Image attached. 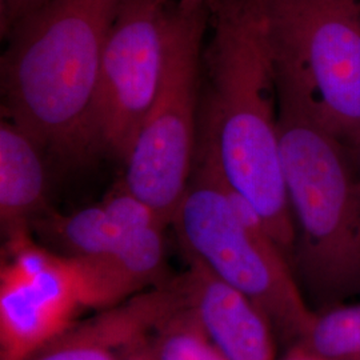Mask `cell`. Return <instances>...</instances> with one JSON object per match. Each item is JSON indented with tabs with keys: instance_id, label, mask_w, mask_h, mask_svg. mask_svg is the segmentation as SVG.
<instances>
[{
	"instance_id": "6da1fadb",
	"label": "cell",
	"mask_w": 360,
	"mask_h": 360,
	"mask_svg": "<svg viewBox=\"0 0 360 360\" xmlns=\"http://www.w3.org/2000/svg\"><path fill=\"white\" fill-rule=\"evenodd\" d=\"M196 151L257 210L292 263L295 226L284 180L279 94L259 0H229L210 13Z\"/></svg>"
},
{
	"instance_id": "7a4b0ae2",
	"label": "cell",
	"mask_w": 360,
	"mask_h": 360,
	"mask_svg": "<svg viewBox=\"0 0 360 360\" xmlns=\"http://www.w3.org/2000/svg\"><path fill=\"white\" fill-rule=\"evenodd\" d=\"M123 0H49L8 34L1 115L65 163L90 159L86 124Z\"/></svg>"
},
{
	"instance_id": "3957f363",
	"label": "cell",
	"mask_w": 360,
	"mask_h": 360,
	"mask_svg": "<svg viewBox=\"0 0 360 360\" xmlns=\"http://www.w3.org/2000/svg\"><path fill=\"white\" fill-rule=\"evenodd\" d=\"M284 180L296 263L324 307L360 294V183L352 153L307 119L279 107Z\"/></svg>"
},
{
	"instance_id": "277c9868",
	"label": "cell",
	"mask_w": 360,
	"mask_h": 360,
	"mask_svg": "<svg viewBox=\"0 0 360 360\" xmlns=\"http://www.w3.org/2000/svg\"><path fill=\"white\" fill-rule=\"evenodd\" d=\"M171 224L186 257L251 299L285 339L297 343L303 338L314 311L296 283L291 262L257 210L198 151Z\"/></svg>"
},
{
	"instance_id": "5b68a950",
	"label": "cell",
	"mask_w": 360,
	"mask_h": 360,
	"mask_svg": "<svg viewBox=\"0 0 360 360\" xmlns=\"http://www.w3.org/2000/svg\"><path fill=\"white\" fill-rule=\"evenodd\" d=\"M279 107L349 150L360 136V0H259Z\"/></svg>"
},
{
	"instance_id": "8992f818",
	"label": "cell",
	"mask_w": 360,
	"mask_h": 360,
	"mask_svg": "<svg viewBox=\"0 0 360 360\" xmlns=\"http://www.w3.org/2000/svg\"><path fill=\"white\" fill-rule=\"evenodd\" d=\"M0 272V360H28L90 309L114 307L134 288L102 260L65 257L28 232L7 239Z\"/></svg>"
},
{
	"instance_id": "52a82bcc",
	"label": "cell",
	"mask_w": 360,
	"mask_h": 360,
	"mask_svg": "<svg viewBox=\"0 0 360 360\" xmlns=\"http://www.w3.org/2000/svg\"><path fill=\"white\" fill-rule=\"evenodd\" d=\"M210 11L176 6L154 103L124 162L122 184L171 224L193 174Z\"/></svg>"
},
{
	"instance_id": "ba28073f",
	"label": "cell",
	"mask_w": 360,
	"mask_h": 360,
	"mask_svg": "<svg viewBox=\"0 0 360 360\" xmlns=\"http://www.w3.org/2000/svg\"><path fill=\"white\" fill-rule=\"evenodd\" d=\"M175 8L169 0H123L86 124L90 158L126 162L160 87Z\"/></svg>"
},
{
	"instance_id": "9c48e42d",
	"label": "cell",
	"mask_w": 360,
	"mask_h": 360,
	"mask_svg": "<svg viewBox=\"0 0 360 360\" xmlns=\"http://www.w3.org/2000/svg\"><path fill=\"white\" fill-rule=\"evenodd\" d=\"M181 302L178 279L159 284L75 323L28 360H129Z\"/></svg>"
},
{
	"instance_id": "30bf717a",
	"label": "cell",
	"mask_w": 360,
	"mask_h": 360,
	"mask_svg": "<svg viewBox=\"0 0 360 360\" xmlns=\"http://www.w3.org/2000/svg\"><path fill=\"white\" fill-rule=\"evenodd\" d=\"M179 278L184 303L227 360H276L272 323L245 294L187 257Z\"/></svg>"
},
{
	"instance_id": "8fae6325",
	"label": "cell",
	"mask_w": 360,
	"mask_h": 360,
	"mask_svg": "<svg viewBox=\"0 0 360 360\" xmlns=\"http://www.w3.org/2000/svg\"><path fill=\"white\" fill-rule=\"evenodd\" d=\"M158 221L165 223L120 183L101 203L70 215L46 212L34 221V227L62 255L104 260L115 254L131 232Z\"/></svg>"
},
{
	"instance_id": "7c38bea8",
	"label": "cell",
	"mask_w": 360,
	"mask_h": 360,
	"mask_svg": "<svg viewBox=\"0 0 360 360\" xmlns=\"http://www.w3.org/2000/svg\"><path fill=\"white\" fill-rule=\"evenodd\" d=\"M46 148L26 129L1 115L0 123V220L7 239L44 212L49 175Z\"/></svg>"
},
{
	"instance_id": "4fadbf2b",
	"label": "cell",
	"mask_w": 360,
	"mask_h": 360,
	"mask_svg": "<svg viewBox=\"0 0 360 360\" xmlns=\"http://www.w3.org/2000/svg\"><path fill=\"white\" fill-rule=\"evenodd\" d=\"M299 342L322 360H360V303H336L314 312Z\"/></svg>"
},
{
	"instance_id": "5bb4252c",
	"label": "cell",
	"mask_w": 360,
	"mask_h": 360,
	"mask_svg": "<svg viewBox=\"0 0 360 360\" xmlns=\"http://www.w3.org/2000/svg\"><path fill=\"white\" fill-rule=\"evenodd\" d=\"M150 348L155 360H227L186 306L184 299L156 327Z\"/></svg>"
},
{
	"instance_id": "9a60e30c",
	"label": "cell",
	"mask_w": 360,
	"mask_h": 360,
	"mask_svg": "<svg viewBox=\"0 0 360 360\" xmlns=\"http://www.w3.org/2000/svg\"><path fill=\"white\" fill-rule=\"evenodd\" d=\"M49 0H0V35L1 39L18 26L28 15L37 11Z\"/></svg>"
},
{
	"instance_id": "2e32d148",
	"label": "cell",
	"mask_w": 360,
	"mask_h": 360,
	"mask_svg": "<svg viewBox=\"0 0 360 360\" xmlns=\"http://www.w3.org/2000/svg\"><path fill=\"white\" fill-rule=\"evenodd\" d=\"M169 1H172L174 4H176L178 7L184 8V10L206 8L211 13L220 4H223V3H226L229 0H169Z\"/></svg>"
},
{
	"instance_id": "e0dca14e",
	"label": "cell",
	"mask_w": 360,
	"mask_h": 360,
	"mask_svg": "<svg viewBox=\"0 0 360 360\" xmlns=\"http://www.w3.org/2000/svg\"><path fill=\"white\" fill-rule=\"evenodd\" d=\"M282 360H322L300 342L294 343Z\"/></svg>"
},
{
	"instance_id": "ac0fdd59",
	"label": "cell",
	"mask_w": 360,
	"mask_h": 360,
	"mask_svg": "<svg viewBox=\"0 0 360 360\" xmlns=\"http://www.w3.org/2000/svg\"><path fill=\"white\" fill-rule=\"evenodd\" d=\"M129 360H155L153 356V352H151V348H150V340L143 346L142 348H139Z\"/></svg>"
},
{
	"instance_id": "d6986e66",
	"label": "cell",
	"mask_w": 360,
	"mask_h": 360,
	"mask_svg": "<svg viewBox=\"0 0 360 360\" xmlns=\"http://www.w3.org/2000/svg\"><path fill=\"white\" fill-rule=\"evenodd\" d=\"M352 153V158H354V163H355V168H356V174H358V179L360 183V136L358 142L355 144V147L351 150Z\"/></svg>"
}]
</instances>
